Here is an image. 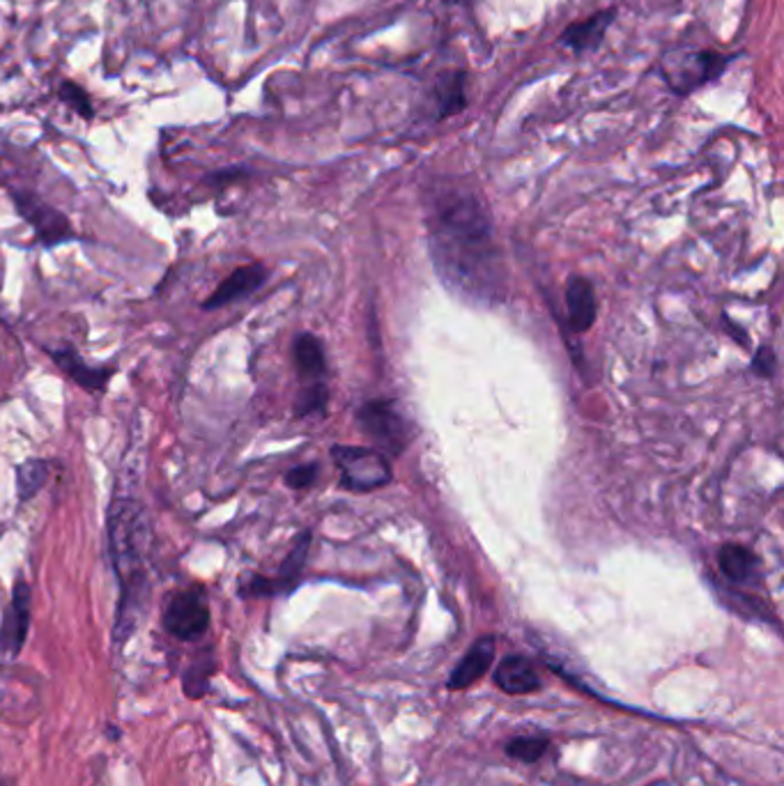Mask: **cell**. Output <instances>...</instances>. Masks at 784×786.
Here are the masks:
<instances>
[{
  "label": "cell",
  "instance_id": "cell-9",
  "mask_svg": "<svg viewBox=\"0 0 784 786\" xmlns=\"http://www.w3.org/2000/svg\"><path fill=\"white\" fill-rule=\"evenodd\" d=\"M267 277H269V269L265 265H260V262L239 267V269H235V272L228 279H224L219 283V288H216L207 297V300L203 302V309L205 311H216V309H224V306H228L233 302L247 300V297H251L256 290L262 288Z\"/></svg>",
  "mask_w": 784,
  "mask_h": 786
},
{
  "label": "cell",
  "instance_id": "cell-23",
  "mask_svg": "<svg viewBox=\"0 0 784 786\" xmlns=\"http://www.w3.org/2000/svg\"><path fill=\"white\" fill-rule=\"evenodd\" d=\"M318 472H320V470H318L315 463L292 467V470L286 474V483H288V487H294V491H302V487L313 485V481L318 478Z\"/></svg>",
  "mask_w": 784,
  "mask_h": 786
},
{
  "label": "cell",
  "instance_id": "cell-10",
  "mask_svg": "<svg viewBox=\"0 0 784 786\" xmlns=\"http://www.w3.org/2000/svg\"><path fill=\"white\" fill-rule=\"evenodd\" d=\"M29 623H31V586L23 580H17L12 603L0 623V648L8 650L10 656H17L25 635H29Z\"/></svg>",
  "mask_w": 784,
  "mask_h": 786
},
{
  "label": "cell",
  "instance_id": "cell-17",
  "mask_svg": "<svg viewBox=\"0 0 784 786\" xmlns=\"http://www.w3.org/2000/svg\"><path fill=\"white\" fill-rule=\"evenodd\" d=\"M718 561L722 575L737 584H748L756 578V573H760V559L754 557V552L741 546H724L720 550Z\"/></svg>",
  "mask_w": 784,
  "mask_h": 786
},
{
  "label": "cell",
  "instance_id": "cell-20",
  "mask_svg": "<svg viewBox=\"0 0 784 786\" xmlns=\"http://www.w3.org/2000/svg\"><path fill=\"white\" fill-rule=\"evenodd\" d=\"M550 743L548 739H538V736H518L506 743V754L511 758H518L523 764H536L538 758H544V754L548 752Z\"/></svg>",
  "mask_w": 784,
  "mask_h": 786
},
{
  "label": "cell",
  "instance_id": "cell-12",
  "mask_svg": "<svg viewBox=\"0 0 784 786\" xmlns=\"http://www.w3.org/2000/svg\"><path fill=\"white\" fill-rule=\"evenodd\" d=\"M614 19H616V10L610 8V10H603L599 14L584 19V21H576L569 25V29H563L559 44L563 49L576 51V53L597 51L603 44L605 33L614 23Z\"/></svg>",
  "mask_w": 784,
  "mask_h": 786
},
{
  "label": "cell",
  "instance_id": "cell-19",
  "mask_svg": "<svg viewBox=\"0 0 784 786\" xmlns=\"http://www.w3.org/2000/svg\"><path fill=\"white\" fill-rule=\"evenodd\" d=\"M49 481V465L44 460H25L17 467V495L19 502H31Z\"/></svg>",
  "mask_w": 784,
  "mask_h": 786
},
{
  "label": "cell",
  "instance_id": "cell-6",
  "mask_svg": "<svg viewBox=\"0 0 784 786\" xmlns=\"http://www.w3.org/2000/svg\"><path fill=\"white\" fill-rule=\"evenodd\" d=\"M357 423L377 446L394 455H398L410 440V428L394 400L366 402L357 412Z\"/></svg>",
  "mask_w": 784,
  "mask_h": 786
},
{
  "label": "cell",
  "instance_id": "cell-7",
  "mask_svg": "<svg viewBox=\"0 0 784 786\" xmlns=\"http://www.w3.org/2000/svg\"><path fill=\"white\" fill-rule=\"evenodd\" d=\"M12 198L17 212L33 226L42 247H58V244L76 239V233L72 230L67 216L56 207L46 205L42 198L29 192H12Z\"/></svg>",
  "mask_w": 784,
  "mask_h": 786
},
{
  "label": "cell",
  "instance_id": "cell-21",
  "mask_svg": "<svg viewBox=\"0 0 784 786\" xmlns=\"http://www.w3.org/2000/svg\"><path fill=\"white\" fill-rule=\"evenodd\" d=\"M58 97H61L69 108H74V111H76L78 116H84V118H93V116H95V108H93V104H90L88 93H86L84 88H80V86L72 84V80H65V84H61Z\"/></svg>",
  "mask_w": 784,
  "mask_h": 786
},
{
  "label": "cell",
  "instance_id": "cell-18",
  "mask_svg": "<svg viewBox=\"0 0 784 786\" xmlns=\"http://www.w3.org/2000/svg\"><path fill=\"white\" fill-rule=\"evenodd\" d=\"M292 357H294V366H297V370H300L302 377H320L324 373V368H327V364H324L322 343L313 334H302L294 338Z\"/></svg>",
  "mask_w": 784,
  "mask_h": 786
},
{
  "label": "cell",
  "instance_id": "cell-4",
  "mask_svg": "<svg viewBox=\"0 0 784 786\" xmlns=\"http://www.w3.org/2000/svg\"><path fill=\"white\" fill-rule=\"evenodd\" d=\"M332 457L341 472V485L353 493H370L391 481L389 460L383 451L334 446Z\"/></svg>",
  "mask_w": 784,
  "mask_h": 786
},
{
  "label": "cell",
  "instance_id": "cell-22",
  "mask_svg": "<svg viewBox=\"0 0 784 786\" xmlns=\"http://www.w3.org/2000/svg\"><path fill=\"white\" fill-rule=\"evenodd\" d=\"M324 408H327V389H324L322 385H313V387L304 389L294 402L297 417H309L313 412H322Z\"/></svg>",
  "mask_w": 784,
  "mask_h": 786
},
{
  "label": "cell",
  "instance_id": "cell-8",
  "mask_svg": "<svg viewBox=\"0 0 784 786\" xmlns=\"http://www.w3.org/2000/svg\"><path fill=\"white\" fill-rule=\"evenodd\" d=\"M311 548V531L297 536L294 546L286 561L281 563V571L277 578H262V575H245L239 580V593L247 599H260V595H277L288 593L297 586L304 571V563Z\"/></svg>",
  "mask_w": 784,
  "mask_h": 786
},
{
  "label": "cell",
  "instance_id": "cell-16",
  "mask_svg": "<svg viewBox=\"0 0 784 786\" xmlns=\"http://www.w3.org/2000/svg\"><path fill=\"white\" fill-rule=\"evenodd\" d=\"M465 84L468 74L465 72H447L438 78L436 84V97H438V120H444L449 116L461 114L468 106V95H465Z\"/></svg>",
  "mask_w": 784,
  "mask_h": 786
},
{
  "label": "cell",
  "instance_id": "cell-3",
  "mask_svg": "<svg viewBox=\"0 0 784 786\" xmlns=\"http://www.w3.org/2000/svg\"><path fill=\"white\" fill-rule=\"evenodd\" d=\"M739 56L741 53L727 56V53H718L709 49H688V46L672 49L663 53L656 65V72L661 74V78L674 95L686 97L699 88L709 86L711 80H718L724 74V69Z\"/></svg>",
  "mask_w": 784,
  "mask_h": 786
},
{
  "label": "cell",
  "instance_id": "cell-11",
  "mask_svg": "<svg viewBox=\"0 0 784 786\" xmlns=\"http://www.w3.org/2000/svg\"><path fill=\"white\" fill-rule=\"evenodd\" d=\"M49 355L69 379L86 389L88 394H104L111 377L116 375V366H90L84 362V357L78 355L76 349L65 347V349H49Z\"/></svg>",
  "mask_w": 784,
  "mask_h": 786
},
{
  "label": "cell",
  "instance_id": "cell-2",
  "mask_svg": "<svg viewBox=\"0 0 784 786\" xmlns=\"http://www.w3.org/2000/svg\"><path fill=\"white\" fill-rule=\"evenodd\" d=\"M108 550L120 584L116 616V639L122 642L141 618L146 607L150 525L143 506L131 497H116L108 508Z\"/></svg>",
  "mask_w": 784,
  "mask_h": 786
},
{
  "label": "cell",
  "instance_id": "cell-15",
  "mask_svg": "<svg viewBox=\"0 0 784 786\" xmlns=\"http://www.w3.org/2000/svg\"><path fill=\"white\" fill-rule=\"evenodd\" d=\"M566 311H569V324L573 332H587L597 322L599 302L591 283L582 277H571L566 286Z\"/></svg>",
  "mask_w": 784,
  "mask_h": 786
},
{
  "label": "cell",
  "instance_id": "cell-5",
  "mask_svg": "<svg viewBox=\"0 0 784 786\" xmlns=\"http://www.w3.org/2000/svg\"><path fill=\"white\" fill-rule=\"evenodd\" d=\"M210 626V605L203 586L194 584L173 593L164 607V628L182 639L194 642L205 635Z\"/></svg>",
  "mask_w": 784,
  "mask_h": 786
},
{
  "label": "cell",
  "instance_id": "cell-14",
  "mask_svg": "<svg viewBox=\"0 0 784 786\" xmlns=\"http://www.w3.org/2000/svg\"><path fill=\"white\" fill-rule=\"evenodd\" d=\"M495 686L513 697L520 695H531L544 688V681H540V674L534 667L531 660L523 658V656H508L504 658L497 669H495Z\"/></svg>",
  "mask_w": 784,
  "mask_h": 786
},
{
  "label": "cell",
  "instance_id": "cell-13",
  "mask_svg": "<svg viewBox=\"0 0 784 786\" xmlns=\"http://www.w3.org/2000/svg\"><path fill=\"white\" fill-rule=\"evenodd\" d=\"M495 660V637H479L449 676L451 690H465L488 674Z\"/></svg>",
  "mask_w": 784,
  "mask_h": 786
},
{
  "label": "cell",
  "instance_id": "cell-24",
  "mask_svg": "<svg viewBox=\"0 0 784 786\" xmlns=\"http://www.w3.org/2000/svg\"><path fill=\"white\" fill-rule=\"evenodd\" d=\"M752 370L760 373L762 377H771L775 373V355L771 347H762L760 352H756V357L752 362Z\"/></svg>",
  "mask_w": 784,
  "mask_h": 786
},
{
  "label": "cell",
  "instance_id": "cell-1",
  "mask_svg": "<svg viewBox=\"0 0 784 786\" xmlns=\"http://www.w3.org/2000/svg\"><path fill=\"white\" fill-rule=\"evenodd\" d=\"M430 244L440 277L472 300L502 297L504 269L488 214L463 192L440 196L430 212Z\"/></svg>",
  "mask_w": 784,
  "mask_h": 786
}]
</instances>
